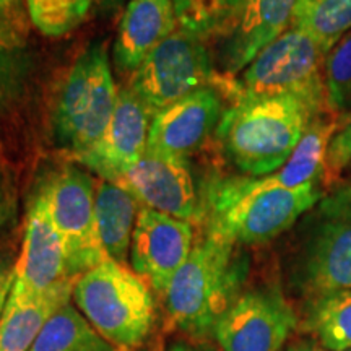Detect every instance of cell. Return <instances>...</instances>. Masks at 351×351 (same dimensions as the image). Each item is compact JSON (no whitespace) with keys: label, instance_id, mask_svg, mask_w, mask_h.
Returning <instances> with one entry per match:
<instances>
[{"label":"cell","instance_id":"30","mask_svg":"<svg viewBox=\"0 0 351 351\" xmlns=\"http://www.w3.org/2000/svg\"><path fill=\"white\" fill-rule=\"evenodd\" d=\"M13 282H15V263L10 261V257L0 254V317L12 293Z\"/></svg>","mask_w":351,"mask_h":351},{"label":"cell","instance_id":"5","mask_svg":"<svg viewBox=\"0 0 351 351\" xmlns=\"http://www.w3.org/2000/svg\"><path fill=\"white\" fill-rule=\"evenodd\" d=\"M72 300L96 332L119 351L142 345L155 324L152 288L111 258L75 278Z\"/></svg>","mask_w":351,"mask_h":351},{"label":"cell","instance_id":"9","mask_svg":"<svg viewBox=\"0 0 351 351\" xmlns=\"http://www.w3.org/2000/svg\"><path fill=\"white\" fill-rule=\"evenodd\" d=\"M41 194L62 238L70 278L108 261L96 226L95 179L78 166H65L46 182Z\"/></svg>","mask_w":351,"mask_h":351},{"label":"cell","instance_id":"22","mask_svg":"<svg viewBox=\"0 0 351 351\" xmlns=\"http://www.w3.org/2000/svg\"><path fill=\"white\" fill-rule=\"evenodd\" d=\"M293 25L309 34L327 56L351 29V0H300Z\"/></svg>","mask_w":351,"mask_h":351},{"label":"cell","instance_id":"19","mask_svg":"<svg viewBox=\"0 0 351 351\" xmlns=\"http://www.w3.org/2000/svg\"><path fill=\"white\" fill-rule=\"evenodd\" d=\"M73 285L47 296H33L12 288L0 317V351H29L47 319L72 300Z\"/></svg>","mask_w":351,"mask_h":351},{"label":"cell","instance_id":"7","mask_svg":"<svg viewBox=\"0 0 351 351\" xmlns=\"http://www.w3.org/2000/svg\"><path fill=\"white\" fill-rule=\"evenodd\" d=\"M111 60L103 43L88 46L65 75L52 112L57 143L75 158L103 135L116 108Z\"/></svg>","mask_w":351,"mask_h":351},{"label":"cell","instance_id":"21","mask_svg":"<svg viewBox=\"0 0 351 351\" xmlns=\"http://www.w3.org/2000/svg\"><path fill=\"white\" fill-rule=\"evenodd\" d=\"M29 351H119L101 337L72 302L47 319Z\"/></svg>","mask_w":351,"mask_h":351},{"label":"cell","instance_id":"6","mask_svg":"<svg viewBox=\"0 0 351 351\" xmlns=\"http://www.w3.org/2000/svg\"><path fill=\"white\" fill-rule=\"evenodd\" d=\"M326 54L313 38L291 25L243 70L239 78H218L217 86L228 91L232 103L244 99L295 96L324 111L327 104Z\"/></svg>","mask_w":351,"mask_h":351},{"label":"cell","instance_id":"20","mask_svg":"<svg viewBox=\"0 0 351 351\" xmlns=\"http://www.w3.org/2000/svg\"><path fill=\"white\" fill-rule=\"evenodd\" d=\"M96 226L108 258L125 265L140 204L117 184L99 181L96 186Z\"/></svg>","mask_w":351,"mask_h":351},{"label":"cell","instance_id":"13","mask_svg":"<svg viewBox=\"0 0 351 351\" xmlns=\"http://www.w3.org/2000/svg\"><path fill=\"white\" fill-rule=\"evenodd\" d=\"M150 124L152 114L129 88H122L103 135L75 160L98 174L101 181L116 184L147 152Z\"/></svg>","mask_w":351,"mask_h":351},{"label":"cell","instance_id":"33","mask_svg":"<svg viewBox=\"0 0 351 351\" xmlns=\"http://www.w3.org/2000/svg\"><path fill=\"white\" fill-rule=\"evenodd\" d=\"M289 351H328V350L327 348L324 350V346H319V345H314V343H304V345H298Z\"/></svg>","mask_w":351,"mask_h":351},{"label":"cell","instance_id":"27","mask_svg":"<svg viewBox=\"0 0 351 351\" xmlns=\"http://www.w3.org/2000/svg\"><path fill=\"white\" fill-rule=\"evenodd\" d=\"M351 165V112L345 125L337 132V135L328 145L326 168L322 174L324 195L332 189L340 186L341 173Z\"/></svg>","mask_w":351,"mask_h":351},{"label":"cell","instance_id":"12","mask_svg":"<svg viewBox=\"0 0 351 351\" xmlns=\"http://www.w3.org/2000/svg\"><path fill=\"white\" fill-rule=\"evenodd\" d=\"M194 249L191 221L140 207L130 244L132 270L153 291L163 296L166 288Z\"/></svg>","mask_w":351,"mask_h":351},{"label":"cell","instance_id":"10","mask_svg":"<svg viewBox=\"0 0 351 351\" xmlns=\"http://www.w3.org/2000/svg\"><path fill=\"white\" fill-rule=\"evenodd\" d=\"M298 326V317L278 289L243 293L213 327L223 351H280Z\"/></svg>","mask_w":351,"mask_h":351},{"label":"cell","instance_id":"15","mask_svg":"<svg viewBox=\"0 0 351 351\" xmlns=\"http://www.w3.org/2000/svg\"><path fill=\"white\" fill-rule=\"evenodd\" d=\"M223 112L218 88H200L152 117L147 148L187 158L217 130Z\"/></svg>","mask_w":351,"mask_h":351},{"label":"cell","instance_id":"23","mask_svg":"<svg viewBox=\"0 0 351 351\" xmlns=\"http://www.w3.org/2000/svg\"><path fill=\"white\" fill-rule=\"evenodd\" d=\"M179 26L202 39H225L243 10L244 0H173Z\"/></svg>","mask_w":351,"mask_h":351},{"label":"cell","instance_id":"31","mask_svg":"<svg viewBox=\"0 0 351 351\" xmlns=\"http://www.w3.org/2000/svg\"><path fill=\"white\" fill-rule=\"evenodd\" d=\"M10 210H12V204H10V197H8V192L3 182L0 181V231L3 230V226L7 225L8 218H10Z\"/></svg>","mask_w":351,"mask_h":351},{"label":"cell","instance_id":"16","mask_svg":"<svg viewBox=\"0 0 351 351\" xmlns=\"http://www.w3.org/2000/svg\"><path fill=\"white\" fill-rule=\"evenodd\" d=\"M298 2L300 0H244L238 21L219 49L223 77L243 72L258 52L291 28Z\"/></svg>","mask_w":351,"mask_h":351},{"label":"cell","instance_id":"26","mask_svg":"<svg viewBox=\"0 0 351 351\" xmlns=\"http://www.w3.org/2000/svg\"><path fill=\"white\" fill-rule=\"evenodd\" d=\"M327 104L332 111L351 112V29L326 56Z\"/></svg>","mask_w":351,"mask_h":351},{"label":"cell","instance_id":"29","mask_svg":"<svg viewBox=\"0 0 351 351\" xmlns=\"http://www.w3.org/2000/svg\"><path fill=\"white\" fill-rule=\"evenodd\" d=\"M26 0H0V32L16 39L25 28Z\"/></svg>","mask_w":351,"mask_h":351},{"label":"cell","instance_id":"8","mask_svg":"<svg viewBox=\"0 0 351 351\" xmlns=\"http://www.w3.org/2000/svg\"><path fill=\"white\" fill-rule=\"evenodd\" d=\"M217 80L205 39L179 26L132 73L129 90L153 117Z\"/></svg>","mask_w":351,"mask_h":351},{"label":"cell","instance_id":"11","mask_svg":"<svg viewBox=\"0 0 351 351\" xmlns=\"http://www.w3.org/2000/svg\"><path fill=\"white\" fill-rule=\"evenodd\" d=\"M116 184L129 192L140 207L191 223L200 221L204 217L194 176L186 156L147 148L142 160Z\"/></svg>","mask_w":351,"mask_h":351},{"label":"cell","instance_id":"32","mask_svg":"<svg viewBox=\"0 0 351 351\" xmlns=\"http://www.w3.org/2000/svg\"><path fill=\"white\" fill-rule=\"evenodd\" d=\"M91 5L98 8L103 13H114L119 10L121 7H124L125 3H129V0H90Z\"/></svg>","mask_w":351,"mask_h":351},{"label":"cell","instance_id":"36","mask_svg":"<svg viewBox=\"0 0 351 351\" xmlns=\"http://www.w3.org/2000/svg\"><path fill=\"white\" fill-rule=\"evenodd\" d=\"M346 351H351V348H350V350H346Z\"/></svg>","mask_w":351,"mask_h":351},{"label":"cell","instance_id":"25","mask_svg":"<svg viewBox=\"0 0 351 351\" xmlns=\"http://www.w3.org/2000/svg\"><path fill=\"white\" fill-rule=\"evenodd\" d=\"M93 8L90 0H26L32 25L47 38H60L77 29Z\"/></svg>","mask_w":351,"mask_h":351},{"label":"cell","instance_id":"14","mask_svg":"<svg viewBox=\"0 0 351 351\" xmlns=\"http://www.w3.org/2000/svg\"><path fill=\"white\" fill-rule=\"evenodd\" d=\"M75 283L67 271V258L46 199L39 192L26 217L23 247L15 263L13 288L33 296H47Z\"/></svg>","mask_w":351,"mask_h":351},{"label":"cell","instance_id":"3","mask_svg":"<svg viewBox=\"0 0 351 351\" xmlns=\"http://www.w3.org/2000/svg\"><path fill=\"white\" fill-rule=\"evenodd\" d=\"M245 274L247 262L238 244L207 232L163 295L171 324L194 337L212 333L217 320L239 296Z\"/></svg>","mask_w":351,"mask_h":351},{"label":"cell","instance_id":"28","mask_svg":"<svg viewBox=\"0 0 351 351\" xmlns=\"http://www.w3.org/2000/svg\"><path fill=\"white\" fill-rule=\"evenodd\" d=\"M13 46L16 43L0 41V116L16 99L23 78L21 57L16 56Z\"/></svg>","mask_w":351,"mask_h":351},{"label":"cell","instance_id":"1","mask_svg":"<svg viewBox=\"0 0 351 351\" xmlns=\"http://www.w3.org/2000/svg\"><path fill=\"white\" fill-rule=\"evenodd\" d=\"M324 111L295 96L236 101L223 112L217 137L241 173L262 178L287 163L311 121Z\"/></svg>","mask_w":351,"mask_h":351},{"label":"cell","instance_id":"34","mask_svg":"<svg viewBox=\"0 0 351 351\" xmlns=\"http://www.w3.org/2000/svg\"><path fill=\"white\" fill-rule=\"evenodd\" d=\"M0 41H10V43H16V39H13L8 36V34H5L3 32H0Z\"/></svg>","mask_w":351,"mask_h":351},{"label":"cell","instance_id":"17","mask_svg":"<svg viewBox=\"0 0 351 351\" xmlns=\"http://www.w3.org/2000/svg\"><path fill=\"white\" fill-rule=\"evenodd\" d=\"M178 26L173 0H129L114 43V64L121 72L134 73Z\"/></svg>","mask_w":351,"mask_h":351},{"label":"cell","instance_id":"18","mask_svg":"<svg viewBox=\"0 0 351 351\" xmlns=\"http://www.w3.org/2000/svg\"><path fill=\"white\" fill-rule=\"evenodd\" d=\"M348 114H340L326 109L317 114L298 143L288 161L275 173L267 176L274 186L285 189H296L309 182H320L326 168L328 145L341 127L345 125Z\"/></svg>","mask_w":351,"mask_h":351},{"label":"cell","instance_id":"24","mask_svg":"<svg viewBox=\"0 0 351 351\" xmlns=\"http://www.w3.org/2000/svg\"><path fill=\"white\" fill-rule=\"evenodd\" d=\"M307 328L313 330L324 348L346 351L351 348V289L309 302Z\"/></svg>","mask_w":351,"mask_h":351},{"label":"cell","instance_id":"4","mask_svg":"<svg viewBox=\"0 0 351 351\" xmlns=\"http://www.w3.org/2000/svg\"><path fill=\"white\" fill-rule=\"evenodd\" d=\"M291 285L307 301L351 289V186H337L302 219Z\"/></svg>","mask_w":351,"mask_h":351},{"label":"cell","instance_id":"2","mask_svg":"<svg viewBox=\"0 0 351 351\" xmlns=\"http://www.w3.org/2000/svg\"><path fill=\"white\" fill-rule=\"evenodd\" d=\"M320 182L274 186L267 176L215 184L208 194L207 232L238 245L263 244L289 230L322 199Z\"/></svg>","mask_w":351,"mask_h":351},{"label":"cell","instance_id":"35","mask_svg":"<svg viewBox=\"0 0 351 351\" xmlns=\"http://www.w3.org/2000/svg\"><path fill=\"white\" fill-rule=\"evenodd\" d=\"M169 351H194V350L187 348V346H174V348H171Z\"/></svg>","mask_w":351,"mask_h":351}]
</instances>
